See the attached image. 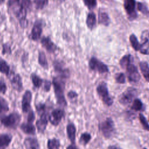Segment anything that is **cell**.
Wrapping results in <instances>:
<instances>
[{
  "label": "cell",
  "mask_w": 149,
  "mask_h": 149,
  "mask_svg": "<svg viewBox=\"0 0 149 149\" xmlns=\"http://www.w3.org/2000/svg\"><path fill=\"white\" fill-rule=\"evenodd\" d=\"M131 108H132V109L136 111H139L141 110L143 108L142 102L138 98L135 99L133 102Z\"/></svg>",
  "instance_id": "obj_33"
},
{
  "label": "cell",
  "mask_w": 149,
  "mask_h": 149,
  "mask_svg": "<svg viewBox=\"0 0 149 149\" xmlns=\"http://www.w3.org/2000/svg\"><path fill=\"white\" fill-rule=\"evenodd\" d=\"M42 32V25L41 21L39 20H36L33 26L31 33L30 38L33 41H37L41 38V36Z\"/></svg>",
  "instance_id": "obj_10"
},
{
  "label": "cell",
  "mask_w": 149,
  "mask_h": 149,
  "mask_svg": "<svg viewBox=\"0 0 149 149\" xmlns=\"http://www.w3.org/2000/svg\"><path fill=\"white\" fill-rule=\"evenodd\" d=\"M9 110V104L7 101L0 96V114L6 112Z\"/></svg>",
  "instance_id": "obj_28"
},
{
  "label": "cell",
  "mask_w": 149,
  "mask_h": 149,
  "mask_svg": "<svg viewBox=\"0 0 149 149\" xmlns=\"http://www.w3.org/2000/svg\"><path fill=\"white\" fill-rule=\"evenodd\" d=\"M51 83L49 80H45L44 81V85H43V88L44 90L46 92H48L49 91L51 88Z\"/></svg>",
  "instance_id": "obj_43"
},
{
  "label": "cell",
  "mask_w": 149,
  "mask_h": 149,
  "mask_svg": "<svg viewBox=\"0 0 149 149\" xmlns=\"http://www.w3.org/2000/svg\"><path fill=\"white\" fill-rule=\"evenodd\" d=\"M98 22L104 26H108L110 22L108 14L105 12H100L98 13Z\"/></svg>",
  "instance_id": "obj_23"
},
{
  "label": "cell",
  "mask_w": 149,
  "mask_h": 149,
  "mask_svg": "<svg viewBox=\"0 0 149 149\" xmlns=\"http://www.w3.org/2000/svg\"><path fill=\"white\" fill-rule=\"evenodd\" d=\"M48 117L46 113H42L40 115V118L36 122V126L37 130L40 133H43L46 129L47 125L48 124Z\"/></svg>",
  "instance_id": "obj_14"
},
{
  "label": "cell",
  "mask_w": 149,
  "mask_h": 149,
  "mask_svg": "<svg viewBox=\"0 0 149 149\" xmlns=\"http://www.w3.org/2000/svg\"><path fill=\"white\" fill-rule=\"evenodd\" d=\"M84 4L88 9L94 8L97 5L96 0H83Z\"/></svg>",
  "instance_id": "obj_37"
},
{
  "label": "cell",
  "mask_w": 149,
  "mask_h": 149,
  "mask_svg": "<svg viewBox=\"0 0 149 149\" xmlns=\"http://www.w3.org/2000/svg\"><path fill=\"white\" fill-rule=\"evenodd\" d=\"M132 57L130 55H126L123 56L120 60L119 63L122 68H126L128 65L131 63Z\"/></svg>",
  "instance_id": "obj_27"
},
{
  "label": "cell",
  "mask_w": 149,
  "mask_h": 149,
  "mask_svg": "<svg viewBox=\"0 0 149 149\" xmlns=\"http://www.w3.org/2000/svg\"><path fill=\"white\" fill-rule=\"evenodd\" d=\"M38 62L39 65L45 69H48V63L47 59V56L45 53L42 51H40L38 54Z\"/></svg>",
  "instance_id": "obj_20"
},
{
  "label": "cell",
  "mask_w": 149,
  "mask_h": 149,
  "mask_svg": "<svg viewBox=\"0 0 149 149\" xmlns=\"http://www.w3.org/2000/svg\"><path fill=\"white\" fill-rule=\"evenodd\" d=\"M12 139V136L8 134L0 135V149H6L10 144Z\"/></svg>",
  "instance_id": "obj_16"
},
{
  "label": "cell",
  "mask_w": 149,
  "mask_h": 149,
  "mask_svg": "<svg viewBox=\"0 0 149 149\" xmlns=\"http://www.w3.org/2000/svg\"><path fill=\"white\" fill-rule=\"evenodd\" d=\"M66 132L69 139L72 143H74L76 139V127L73 123H69L66 126Z\"/></svg>",
  "instance_id": "obj_19"
},
{
  "label": "cell",
  "mask_w": 149,
  "mask_h": 149,
  "mask_svg": "<svg viewBox=\"0 0 149 149\" xmlns=\"http://www.w3.org/2000/svg\"><path fill=\"white\" fill-rule=\"evenodd\" d=\"M7 90V86L4 80L0 78V93L2 94H5Z\"/></svg>",
  "instance_id": "obj_39"
},
{
  "label": "cell",
  "mask_w": 149,
  "mask_h": 149,
  "mask_svg": "<svg viewBox=\"0 0 149 149\" xmlns=\"http://www.w3.org/2000/svg\"><path fill=\"white\" fill-rule=\"evenodd\" d=\"M137 95V90L134 88H129L119 98V101L123 105L129 104Z\"/></svg>",
  "instance_id": "obj_5"
},
{
  "label": "cell",
  "mask_w": 149,
  "mask_h": 149,
  "mask_svg": "<svg viewBox=\"0 0 149 149\" xmlns=\"http://www.w3.org/2000/svg\"><path fill=\"white\" fill-rule=\"evenodd\" d=\"M99 128L103 136L107 139L112 137L115 132V124L111 118H107L101 122Z\"/></svg>",
  "instance_id": "obj_2"
},
{
  "label": "cell",
  "mask_w": 149,
  "mask_h": 149,
  "mask_svg": "<svg viewBox=\"0 0 149 149\" xmlns=\"http://www.w3.org/2000/svg\"><path fill=\"white\" fill-rule=\"evenodd\" d=\"M115 80L116 81L120 84H123L125 82V77L123 73H118L115 76Z\"/></svg>",
  "instance_id": "obj_40"
},
{
  "label": "cell",
  "mask_w": 149,
  "mask_h": 149,
  "mask_svg": "<svg viewBox=\"0 0 149 149\" xmlns=\"http://www.w3.org/2000/svg\"><path fill=\"white\" fill-rule=\"evenodd\" d=\"M123 5L129 19H135L137 16L136 11L135 0H124Z\"/></svg>",
  "instance_id": "obj_7"
},
{
  "label": "cell",
  "mask_w": 149,
  "mask_h": 149,
  "mask_svg": "<svg viewBox=\"0 0 149 149\" xmlns=\"http://www.w3.org/2000/svg\"><path fill=\"white\" fill-rule=\"evenodd\" d=\"M97 92L105 105L111 106L112 104L113 100L109 95L108 87L105 83L102 82L99 84L97 87Z\"/></svg>",
  "instance_id": "obj_4"
},
{
  "label": "cell",
  "mask_w": 149,
  "mask_h": 149,
  "mask_svg": "<svg viewBox=\"0 0 149 149\" xmlns=\"http://www.w3.org/2000/svg\"><path fill=\"white\" fill-rule=\"evenodd\" d=\"M108 149H120V148L116 147L115 146H110L108 147Z\"/></svg>",
  "instance_id": "obj_47"
},
{
  "label": "cell",
  "mask_w": 149,
  "mask_h": 149,
  "mask_svg": "<svg viewBox=\"0 0 149 149\" xmlns=\"http://www.w3.org/2000/svg\"><path fill=\"white\" fill-rule=\"evenodd\" d=\"M4 1H5V0H0V4L3 3L4 2Z\"/></svg>",
  "instance_id": "obj_49"
},
{
  "label": "cell",
  "mask_w": 149,
  "mask_h": 149,
  "mask_svg": "<svg viewBox=\"0 0 149 149\" xmlns=\"http://www.w3.org/2000/svg\"><path fill=\"white\" fill-rule=\"evenodd\" d=\"M41 43L48 52L53 53L57 49V46L48 37H43L41 40Z\"/></svg>",
  "instance_id": "obj_13"
},
{
  "label": "cell",
  "mask_w": 149,
  "mask_h": 149,
  "mask_svg": "<svg viewBox=\"0 0 149 149\" xmlns=\"http://www.w3.org/2000/svg\"><path fill=\"white\" fill-rule=\"evenodd\" d=\"M15 14L19 22L26 19L27 10L19 3L18 7L15 10Z\"/></svg>",
  "instance_id": "obj_17"
},
{
  "label": "cell",
  "mask_w": 149,
  "mask_h": 149,
  "mask_svg": "<svg viewBox=\"0 0 149 149\" xmlns=\"http://www.w3.org/2000/svg\"><path fill=\"white\" fill-rule=\"evenodd\" d=\"M68 97L70 99H73L77 97V94L73 91H70L68 93Z\"/></svg>",
  "instance_id": "obj_44"
},
{
  "label": "cell",
  "mask_w": 149,
  "mask_h": 149,
  "mask_svg": "<svg viewBox=\"0 0 149 149\" xmlns=\"http://www.w3.org/2000/svg\"><path fill=\"white\" fill-rule=\"evenodd\" d=\"M64 116V111L61 109H54L49 116L48 119L51 123L54 126H57L61 122L62 119Z\"/></svg>",
  "instance_id": "obj_9"
},
{
  "label": "cell",
  "mask_w": 149,
  "mask_h": 149,
  "mask_svg": "<svg viewBox=\"0 0 149 149\" xmlns=\"http://www.w3.org/2000/svg\"><path fill=\"white\" fill-rule=\"evenodd\" d=\"M24 144L26 149H40L39 143L36 138H26L24 141Z\"/></svg>",
  "instance_id": "obj_15"
},
{
  "label": "cell",
  "mask_w": 149,
  "mask_h": 149,
  "mask_svg": "<svg viewBox=\"0 0 149 149\" xmlns=\"http://www.w3.org/2000/svg\"><path fill=\"white\" fill-rule=\"evenodd\" d=\"M148 37H149V33L148 31H144V32H143L142 36H141V39L143 41L146 40H148Z\"/></svg>",
  "instance_id": "obj_45"
},
{
  "label": "cell",
  "mask_w": 149,
  "mask_h": 149,
  "mask_svg": "<svg viewBox=\"0 0 149 149\" xmlns=\"http://www.w3.org/2000/svg\"><path fill=\"white\" fill-rule=\"evenodd\" d=\"M86 24L90 29L92 30L94 28L96 24V17L93 12H90L88 14L86 19Z\"/></svg>",
  "instance_id": "obj_22"
},
{
  "label": "cell",
  "mask_w": 149,
  "mask_h": 149,
  "mask_svg": "<svg viewBox=\"0 0 149 149\" xmlns=\"http://www.w3.org/2000/svg\"><path fill=\"white\" fill-rule=\"evenodd\" d=\"M140 68L146 81L149 82V65L147 62L143 61L140 63Z\"/></svg>",
  "instance_id": "obj_21"
},
{
  "label": "cell",
  "mask_w": 149,
  "mask_h": 149,
  "mask_svg": "<svg viewBox=\"0 0 149 149\" xmlns=\"http://www.w3.org/2000/svg\"><path fill=\"white\" fill-rule=\"evenodd\" d=\"M139 120H140V122L141 124L142 125L143 128L145 130L149 131V124L147 122L146 118L142 113L139 114Z\"/></svg>",
  "instance_id": "obj_34"
},
{
  "label": "cell",
  "mask_w": 149,
  "mask_h": 149,
  "mask_svg": "<svg viewBox=\"0 0 149 149\" xmlns=\"http://www.w3.org/2000/svg\"><path fill=\"white\" fill-rule=\"evenodd\" d=\"M47 147L48 149H59V140L55 138L49 139L47 142Z\"/></svg>",
  "instance_id": "obj_26"
},
{
  "label": "cell",
  "mask_w": 149,
  "mask_h": 149,
  "mask_svg": "<svg viewBox=\"0 0 149 149\" xmlns=\"http://www.w3.org/2000/svg\"><path fill=\"white\" fill-rule=\"evenodd\" d=\"M88 65L90 68L91 70L97 71L99 73H103L108 72L107 66L98 59H97L96 58H91L89 61Z\"/></svg>",
  "instance_id": "obj_6"
},
{
  "label": "cell",
  "mask_w": 149,
  "mask_h": 149,
  "mask_svg": "<svg viewBox=\"0 0 149 149\" xmlns=\"http://www.w3.org/2000/svg\"><path fill=\"white\" fill-rule=\"evenodd\" d=\"M35 119V115L32 109H30L28 112V115H27V122L30 123H32Z\"/></svg>",
  "instance_id": "obj_42"
},
{
  "label": "cell",
  "mask_w": 149,
  "mask_h": 149,
  "mask_svg": "<svg viewBox=\"0 0 149 149\" xmlns=\"http://www.w3.org/2000/svg\"><path fill=\"white\" fill-rule=\"evenodd\" d=\"M144 149H147V148H144Z\"/></svg>",
  "instance_id": "obj_51"
},
{
  "label": "cell",
  "mask_w": 149,
  "mask_h": 149,
  "mask_svg": "<svg viewBox=\"0 0 149 149\" xmlns=\"http://www.w3.org/2000/svg\"><path fill=\"white\" fill-rule=\"evenodd\" d=\"M20 129L27 134H34L36 133V127L32 123H23L20 126Z\"/></svg>",
  "instance_id": "obj_18"
},
{
  "label": "cell",
  "mask_w": 149,
  "mask_h": 149,
  "mask_svg": "<svg viewBox=\"0 0 149 149\" xmlns=\"http://www.w3.org/2000/svg\"><path fill=\"white\" fill-rule=\"evenodd\" d=\"M129 39H130V42L132 44V46L134 49V50H136V51L139 50L140 45L139 44V42L136 37L135 36V35L133 34H131Z\"/></svg>",
  "instance_id": "obj_31"
},
{
  "label": "cell",
  "mask_w": 149,
  "mask_h": 149,
  "mask_svg": "<svg viewBox=\"0 0 149 149\" xmlns=\"http://www.w3.org/2000/svg\"><path fill=\"white\" fill-rule=\"evenodd\" d=\"M10 72V67L6 61L0 58V72L9 76Z\"/></svg>",
  "instance_id": "obj_25"
},
{
  "label": "cell",
  "mask_w": 149,
  "mask_h": 149,
  "mask_svg": "<svg viewBox=\"0 0 149 149\" xmlns=\"http://www.w3.org/2000/svg\"><path fill=\"white\" fill-rule=\"evenodd\" d=\"M91 139V134L88 133H84L81 134L80 137V143L83 145L87 144Z\"/></svg>",
  "instance_id": "obj_32"
},
{
  "label": "cell",
  "mask_w": 149,
  "mask_h": 149,
  "mask_svg": "<svg viewBox=\"0 0 149 149\" xmlns=\"http://www.w3.org/2000/svg\"><path fill=\"white\" fill-rule=\"evenodd\" d=\"M65 79V77L58 76L53 78L52 80V84L57 103L62 107H65L67 105L64 95Z\"/></svg>",
  "instance_id": "obj_1"
},
{
  "label": "cell",
  "mask_w": 149,
  "mask_h": 149,
  "mask_svg": "<svg viewBox=\"0 0 149 149\" xmlns=\"http://www.w3.org/2000/svg\"><path fill=\"white\" fill-rule=\"evenodd\" d=\"M21 120V115L17 112H12L1 118V123L6 127L16 128Z\"/></svg>",
  "instance_id": "obj_3"
},
{
  "label": "cell",
  "mask_w": 149,
  "mask_h": 149,
  "mask_svg": "<svg viewBox=\"0 0 149 149\" xmlns=\"http://www.w3.org/2000/svg\"><path fill=\"white\" fill-rule=\"evenodd\" d=\"M137 9L139 10H140L141 12H142L144 15L148 14V10L146 6L141 2H139L137 3Z\"/></svg>",
  "instance_id": "obj_36"
},
{
  "label": "cell",
  "mask_w": 149,
  "mask_h": 149,
  "mask_svg": "<svg viewBox=\"0 0 149 149\" xmlns=\"http://www.w3.org/2000/svg\"><path fill=\"white\" fill-rule=\"evenodd\" d=\"M127 78L130 82L136 83L139 81L140 75L136 67L132 63H130L126 68Z\"/></svg>",
  "instance_id": "obj_8"
},
{
  "label": "cell",
  "mask_w": 149,
  "mask_h": 149,
  "mask_svg": "<svg viewBox=\"0 0 149 149\" xmlns=\"http://www.w3.org/2000/svg\"><path fill=\"white\" fill-rule=\"evenodd\" d=\"M31 100L32 93L30 90H27L24 92L22 100V109L23 112L27 113L31 109L30 105Z\"/></svg>",
  "instance_id": "obj_11"
},
{
  "label": "cell",
  "mask_w": 149,
  "mask_h": 149,
  "mask_svg": "<svg viewBox=\"0 0 149 149\" xmlns=\"http://www.w3.org/2000/svg\"><path fill=\"white\" fill-rule=\"evenodd\" d=\"M11 47L10 45L7 43H5L2 45V53L3 55L5 54H11Z\"/></svg>",
  "instance_id": "obj_38"
},
{
  "label": "cell",
  "mask_w": 149,
  "mask_h": 149,
  "mask_svg": "<svg viewBox=\"0 0 149 149\" xmlns=\"http://www.w3.org/2000/svg\"><path fill=\"white\" fill-rule=\"evenodd\" d=\"M148 119H149V116H148Z\"/></svg>",
  "instance_id": "obj_52"
},
{
  "label": "cell",
  "mask_w": 149,
  "mask_h": 149,
  "mask_svg": "<svg viewBox=\"0 0 149 149\" xmlns=\"http://www.w3.org/2000/svg\"><path fill=\"white\" fill-rule=\"evenodd\" d=\"M66 149H78L74 144H70L67 147Z\"/></svg>",
  "instance_id": "obj_46"
},
{
  "label": "cell",
  "mask_w": 149,
  "mask_h": 149,
  "mask_svg": "<svg viewBox=\"0 0 149 149\" xmlns=\"http://www.w3.org/2000/svg\"><path fill=\"white\" fill-rule=\"evenodd\" d=\"M30 78H31L32 83L33 84L35 87L38 88L42 86L43 83V80L36 73H31L30 75Z\"/></svg>",
  "instance_id": "obj_24"
},
{
  "label": "cell",
  "mask_w": 149,
  "mask_h": 149,
  "mask_svg": "<svg viewBox=\"0 0 149 149\" xmlns=\"http://www.w3.org/2000/svg\"><path fill=\"white\" fill-rule=\"evenodd\" d=\"M20 2H19L20 5L24 8L26 10L29 9L31 6V0H20Z\"/></svg>",
  "instance_id": "obj_41"
},
{
  "label": "cell",
  "mask_w": 149,
  "mask_h": 149,
  "mask_svg": "<svg viewBox=\"0 0 149 149\" xmlns=\"http://www.w3.org/2000/svg\"><path fill=\"white\" fill-rule=\"evenodd\" d=\"M37 112L39 115L45 113V105L42 103H39L36 106Z\"/></svg>",
  "instance_id": "obj_35"
},
{
  "label": "cell",
  "mask_w": 149,
  "mask_h": 149,
  "mask_svg": "<svg viewBox=\"0 0 149 149\" xmlns=\"http://www.w3.org/2000/svg\"><path fill=\"white\" fill-rule=\"evenodd\" d=\"M59 1H65V0H59Z\"/></svg>",
  "instance_id": "obj_50"
},
{
  "label": "cell",
  "mask_w": 149,
  "mask_h": 149,
  "mask_svg": "<svg viewBox=\"0 0 149 149\" xmlns=\"http://www.w3.org/2000/svg\"><path fill=\"white\" fill-rule=\"evenodd\" d=\"M12 1H13L14 2H15L17 3H19V2H20V0H12Z\"/></svg>",
  "instance_id": "obj_48"
},
{
  "label": "cell",
  "mask_w": 149,
  "mask_h": 149,
  "mask_svg": "<svg viewBox=\"0 0 149 149\" xmlns=\"http://www.w3.org/2000/svg\"><path fill=\"white\" fill-rule=\"evenodd\" d=\"M139 51L141 53L146 55L149 54V40H146L143 41L142 44L140 46Z\"/></svg>",
  "instance_id": "obj_29"
},
{
  "label": "cell",
  "mask_w": 149,
  "mask_h": 149,
  "mask_svg": "<svg viewBox=\"0 0 149 149\" xmlns=\"http://www.w3.org/2000/svg\"><path fill=\"white\" fill-rule=\"evenodd\" d=\"M36 9L38 10L42 9L48 3V0H33Z\"/></svg>",
  "instance_id": "obj_30"
},
{
  "label": "cell",
  "mask_w": 149,
  "mask_h": 149,
  "mask_svg": "<svg viewBox=\"0 0 149 149\" xmlns=\"http://www.w3.org/2000/svg\"><path fill=\"white\" fill-rule=\"evenodd\" d=\"M9 79L12 87L17 91H22L23 90V83L21 76L18 73L9 74Z\"/></svg>",
  "instance_id": "obj_12"
}]
</instances>
